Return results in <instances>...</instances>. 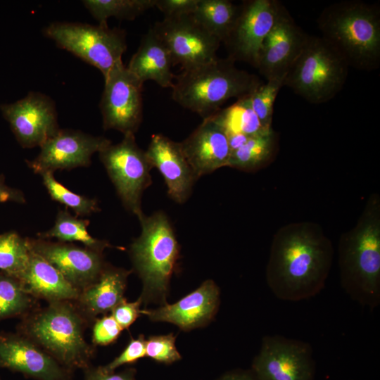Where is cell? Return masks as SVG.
<instances>
[{"instance_id": "cell-18", "label": "cell", "mask_w": 380, "mask_h": 380, "mask_svg": "<svg viewBox=\"0 0 380 380\" xmlns=\"http://www.w3.org/2000/svg\"><path fill=\"white\" fill-rule=\"evenodd\" d=\"M0 367L36 380H72L71 371L18 333H0Z\"/></svg>"}, {"instance_id": "cell-13", "label": "cell", "mask_w": 380, "mask_h": 380, "mask_svg": "<svg viewBox=\"0 0 380 380\" xmlns=\"http://www.w3.org/2000/svg\"><path fill=\"white\" fill-rule=\"evenodd\" d=\"M284 7L277 0L244 1L232 30L223 41L228 57L256 68L262 44Z\"/></svg>"}, {"instance_id": "cell-41", "label": "cell", "mask_w": 380, "mask_h": 380, "mask_svg": "<svg viewBox=\"0 0 380 380\" xmlns=\"http://www.w3.org/2000/svg\"><path fill=\"white\" fill-rule=\"evenodd\" d=\"M216 380H258L251 370L235 369L227 371Z\"/></svg>"}, {"instance_id": "cell-10", "label": "cell", "mask_w": 380, "mask_h": 380, "mask_svg": "<svg viewBox=\"0 0 380 380\" xmlns=\"http://www.w3.org/2000/svg\"><path fill=\"white\" fill-rule=\"evenodd\" d=\"M251 370L258 380H315L316 364L310 343L269 335L262 338Z\"/></svg>"}, {"instance_id": "cell-9", "label": "cell", "mask_w": 380, "mask_h": 380, "mask_svg": "<svg viewBox=\"0 0 380 380\" xmlns=\"http://www.w3.org/2000/svg\"><path fill=\"white\" fill-rule=\"evenodd\" d=\"M99 155L125 208L137 217L142 215L141 197L152 184L153 166L134 134H125L120 142L110 144Z\"/></svg>"}, {"instance_id": "cell-21", "label": "cell", "mask_w": 380, "mask_h": 380, "mask_svg": "<svg viewBox=\"0 0 380 380\" xmlns=\"http://www.w3.org/2000/svg\"><path fill=\"white\" fill-rule=\"evenodd\" d=\"M146 153L153 167L162 175L168 196L177 203H184L190 197L197 178L180 142L156 134L152 135Z\"/></svg>"}, {"instance_id": "cell-11", "label": "cell", "mask_w": 380, "mask_h": 380, "mask_svg": "<svg viewBox=\"0 0 380 380\" xmlns=\"http://www.w3.org/2000/svg\"><path fill=\"white\" fill-rule=\"evenodd\" d=\"M99 107L105 129L134 134L143 117V83L125 66L117 63L104 77Z\"/></svg>"}, {"instance_id": "cell-3", "label": "cell", "mask_w": 380, "mask_h": 380, "mask_svg": "<svg viewBox=\"0 0 380 380\" xmlns=\"http://www.w3.org/2000/svg\"><path fill=\"white\" fill-rule=\"evenodd\" d=\"M322 37L349 67L373 71L380 65V7L360 0L333 3L319 14Z\"/></svg>"}, {"instance_id": "cell-20", "label": "cell", "mask_w": 380, "mask_h": 380, "mask_svg": "<svg viewBox=\"0 0 380 380\" xmlns=\"http://www.w3.org/2000/svg\"><path fill=\"white\" fill-rule=\"evenodd\" d=\"M180 145L197 179L228 167L232 153L228 137L213 115L203 119Z\"/></svg>"}, {"instance_id": "cell-28", "label": "cell", "mask_w": 380, "mask_h": 380, "mask_svg": "<svg viewBox=\"0 0 380 380\" xmlns=\"http://www.w3.org/2000/svg\"><path fill=\"white\" fill-rule=\"evenodd\" d=\"M156 0H84L82 4L99 24H107L114 17L120 20H134L155 7Z\"/></svg>"}, {"instance_id": "cell-16", "label": "cell", "mask_w": 380, "mask_h": 380, "mask_svg": "<svg viewBox=\"0 0 380 380\" xmlns=\"http://www.w3.org/2000/svg\"><path fill=\"white\" fill-rule=\"evenodd\" d=\"M308 37L284 6L259 51L256 68L260 75L266 80L284 78Z\"/></svg>"}, {"instance_id": "cell-1", "label": "cell", "mask_w": 380, "mask_h": 380, "mask_svg": "<svg viewBox=\"0 0 380 380\" xmlns=\"http://www.w3.org/2000/svg\"><path fill=\"white\" fill-rule=\"evenodd\" d=\"M334 247L322 227L311 222L279 228L271 243L266 281L279 299L297 302L311 298L324 288Z\"/></svg>"}, {"instance_id": "cell-34", "label": "cell", "mask_w": 380, "mask_h": 380, "mask_svg": "<svg viewBox=\"0 0 380 380\" xmlns=\"http://www.w3.org/2000/svg\"><path fill=\"white\" fill-rule=\"evenodd\" d=\"M175 339L172 333L149 336L146 339V356L165 365L179 361L182 357L176 348Z\"/></svg>"}, {"instance_id": "cell-26", "label": "cell", "mask_w": 380, "mask_h": 380, "mask_svg": "<svg viewBox=\"0 0 380 380\" xmlns=\"http://www.w3.org/2000/svg\"><path fill=\"white\" fill-rule=\"evenodd\" d=\"M239 11L240 6L229 0H198L192 15L201 25L223 42L232 30Z\"/></svg>"}, {"instance_id": "cell-15", "label": "cell", "mask_w": 380, "mask_h": 380, "mask_svg": "<svg viewBox=\"0 0 380 380\" xmlns=\"http://www.w3.org/2000/svg\"><path fill=\"white\" fill-rule=\"evenodd\" d=\"M110 144L111 141L103 137L59 129L39 146V153L29 166L39 174L87 166L92 155Z\"/></svg>"}, {"instance_id": "cell-29", "label": "cell", "mask_w": 380, "mask_h": 380, "mask_svg": "<svg viewBox=\"0 0 380 380\" xmlns=\"http://www.w3.org/2000/svg\"><path fill=\"white\" fill-rule=\"evenodd\" d=\"M213 116L227 135L243 134L251 137L267 130L243 98L227 108L220 110Z\"/></svg>"}, {"instance_id": "cell-42", "label": "cell", "mask_w": 380, "mask_h": 380, "mask_svg": "<svg viewBox=\"0 0 380 380\" xmlns=\"http://www.w3.org/2000/svg\"><path fill=\"white\" fill-rule=\"evenodd\" d=\"M0 380H1V379H0Z\"/></svg>"}, {"instance_id": "cell-6", "label": "cell", "mask_w": 380, "mask_h": 380, "mask_svg": "<svg viewBox=\"0 0 380 380\" xmlns=\"http://www.w3.org/2000/svg\"><path fill=\"white\" fill-rule=\"evenodd\" d=\"M141 232L130 246L133 266L143 283L142 303H167L171 277L179 257V245L167 215L157 211L138 217Z\"/></svg>"}, {"instance_id": "cell-12", "label": "cell", "mask_w": 380, "mask_h": 380, "mask_svg": "<svg viewBox=\"0 0 380 380\" xmlns=\"http://www.w3.org/2000/svg\"><path fill=\"white\" fill-rule=\"evenodd\" d=\"M168 49L173 66L191 69L217 58L221 41L201 25L193 15L163 18L151 27Z\"/></svg>"}, {"instance_id": "cell-30", "label": "cell", "mask_w": 380, "mask_h": 380, "mask_svg": "<svg viewBox=\"0 0 380 380\" xmlns=\"http://www.w3.org/2000/svg\"><path fill=\"white\" fill-rule=\"evenodd\" d=\"M32 298L17 278L0 272V320L25 316L33 305Z\"/></svg>"}, {"instance_id": "cell-32", "label": "cell", "mask_w": 380, "mask_h": 380, "mask_svg": "<svg viewBox=\"0 0 380 380\" xmlns=\"http://www.w3.org/2000/svg\"><path fill=\"white\" fill-rule=\"evenodd\" d=\"M284 78L267 80L243 98L265 129L272 127L274 104L280 89L284 87Z\"/></svg>"}, {"instance_id": "cell-35", "label": "cell", "mask_w": 380, "mask_h": 380, "mask_svg": "<svg viewBox=\"0 0 380 380\" xmlns=\"http://www.w3.org/2000/svg\"><path fill=\"white\" fill-rule=\"evenodd\" d=\"M122 329L110 315L97 319L93 327L92 341L96 345L106 346L115 342Z\"/></svg>"}, {"instance_id": "cell-22", "label": "cell", "mask_w": 380, "mask_h": 380, "mask_svg": "<svg viewBox=\"0 0 380 380\" xmlns=\"http://www.w3.org/2000/svg\"><path fill=\"white\" fill-rule=\"evenodd\" d=\"M15 278L32 297L49 303L75 301L80 292L53 266L32 250L27 266Z\"/></svg>"}, {"instance_id": "cell-31", "label": "cell", "mask_w": 380, "mask_h": 380, "mask_svg": "<svg viewBox=\"0 0 380 380\" xmlns=\"http://www.w3.org/2000/svg\"><path fill=\"white\" fill-rule=\"evenodd\" d=\"M31 249L28 239L15 232L0 234V272L15 277L27 266Z\"/></svg>"}, {"instance_id": "cell-23", "label": "cell", "mask_w": 380, "mask_h": 380, "mask_svg": "<svg viewBox=\"0 0 380 380\" xmlns=\"http://www.w3.org/2000/svg\"><path fill=\"white\" fill-rule=\"evenodd\" d=\"M131 271L106 265L98 279L80 292L73 301L87 319L106 314L123 299Z\"/></svg>"}, {"instance_id": "cell-33", "label": "cell", "mask_w": 380, "mask_h": 380, "mask_svg": "<svg viewBox=\"0 0 380 380\" xmlns=\"http://www.w3.org/2000/svg\"><path fill=\"white\" fill-rule=\"evenodd\" d=\"M51 198L70 208L78 215H88L99 210L96 200L75 194L56 180L53 172L39 174Z\"/></svg>"}, {"instance_id": "cell-37", "label": "cell", "mask_w": 380, "mask_h": 380, "mask_svg": "<svg viewBox=\"0 0 380 380\" xmlns=\"http://www.w3.org/2000/svg\"><path fill=\"white\" fill-rule=\"evenodd\" d=\"M141 300L139 298L134 302H127L123 298L111 311V315L122 329H128L141 315L140 305Z\"/></svg>"}, {"instance_id": "cell-7", "label": "cell", "mask_w": 380, "mask_h": 380, "mask_svg": "<svg viewBox=\"0 0 380 380\" xmlns=\"http://www.w3.org/2000/svg\"><path fill=\"white\" fill-rule=\"evenodd\" d=\"M348 68L345 60L322 37L308 35L284 77V87L309 103H323L343 89Z\"/></svg>"}, {"instance_id": "cell-19", "label": "cell", "mask_w": 380, "mask_h": 380, "mask_svg": "<svg viewBox=\"0 0 380 380\" xmlns=\"http://www.w3.org/2000/svg\"><path fill=\"white\" fill-rule=\"evenodd\" d=\"M220 293L215 281L208 279L177 302L156 309L141 310V315L151 321L172 323L187 331L205 326L213 319L218 310Z\"/></svg>"}, {"instance_id": "cell-5", "label": "cell", "mask_w": 380, "mask_h": 380, "mask_svg": "<svg viewBox=\"0 0 380 380\" xmlns=\"http://www.w3.org/2000/svg\"><path fill=\"white\" fill-rule=\"evenodd\" d=\"M87 319L72 301H57L23 317L18 333L72 372L90 366L94 350L84 336Z\"/></svg>"}, {"instance_id": "cell-36", "label": "cell", "mask_w": 380, "mask_h": 380, "mask_svg": "<svg viewBox=\"0 0 380 380\" xmlns=\"http://www.w3.org/2000/svg\"><path fill=\"white\" fill-rule=\"evenodd\" d=\"M145 356L146 339L141 334L136 338H132L122 352L103 367L108 371L113 372L122 365L133 364Z\"/></svg>"}, {"instance_id": "cell-8", "label": "cell", "mask_w": 380, "mask_h": 380, "mask_svg": "<svg viewBox=\"0 0 380 380\" xmlns=\"http://www.w3.org/2000/svg\"><path fill=\"white\" fill-rule=\"evenodd\" d=\"M44 35L89 64L105 77L127 49L125 33L108 24L56 22L47 26Z\"/></svg>"}, {"instance_id": "cell-24", "label": "cell", "mask_w": 380, "mask_h": 380, "mask_svg": "<svg viewBox=\"0 0 380 380\" xmlns=\"http://www.w3.org/2000/svg\"><path fill=\"white\" fill-rule=\"evenodd\" d=\"M170 53L152 28L142 37L127 68L144 83L153 80L163 88H172L175 75Z\"/></svg>"}, {"instance_id": "cell-38", "label": "cell", "mask_w": 380, "mask_h": 380, "mask_svg": "<svg viewBox=\"0 0 380 380\" xmlns=\"http://www.w3.org/2000/svg\"><path fill=\"white\" fill-rule=\"evenodd\" d=\"M198 0H156L157 7L164 15V18H178L193 14Z\"/></svg>"}, {"instance_id": "cell-4", "label": "cell", "mask_w": 380, "mask_h": 380, "mask_svg": "<svg viewBox=\"0 0 380 380\" xmlns=\"http://www.w3.org/2000/svg\"><path fill=\"white\" fill-rule=\"evenodd\" d=\"M174 80L172 99L203 119L215 114L229 99L244 98L263 83L257 75L236 68L228 56L183 70Z\"/></svg>"}, {"instance_id": "cell-2", "label": "cell", "mask_w": 380, "mask_h": 380, "mask_svg": "<svg viewBox=\"0 0 380 380\" xmlns=\"http://www.w3.org/2000/svg\"><path fill=\"white\" fill-rule=\"evenodd\" d=\"M341 284L351 299L371 310L380 304V198H368L356 224L338 246Z\"/></svg>"}, {"instance_id": "cell-39", "label": "cell", "mask_w": 380, "mask_h": 380, "mask_svg": "<svg viewBox=\"0 0 380 380\" xmlns=\"http://www.w3.org/2000/svg\"><path fill=\"white\" fill-rule=\"evenodd\" d=\"M84 380H137V371L133 367L115 372H110L104 369L103 366L92 367L84 369Z\"/></svg>"}, {"instance_id": "cell-14", "label": "cell", "mask_w": 380, "mask_h": 380, "mask_svg": "<svg viewBox=\"0 0 380 380\" xmlns=\"http://www.w3.org/2000/svg\"><path fill=\"white\" fill-rule=\"evenodd\" d=\"M0 110L19 144L24 148L40 146L58 129L53 101L39 92H30Z\"/></svg>"}, {"instance_id": "cell-27", "label": "cell", "mask_w": 380, "mask_h": 380, "mask_svg": "<svg viewBox=\"0 0 380 380\" xmlns=\"http://www.w3.org/2000/svg\"><path fill=\"white\" fill-rule=\"evenodd\" d=\"M88 221L78 219L66 211L58 213L53 227L39 234L42 239L56 238L60 242L78 241L84 247L102 253L110 247L108 242L92 237L87 231Z\"/></svg>"}, {"instance_id": "cell-40", "label": "cell", "mask_w": 380, "mask_h": 380, "mask_svg": "<svg viewBox=\"0 0 380 380\" xmlns=\"http://www.w3.org/2000/svg\"><path fill=\"white\" fill-rule=\"evenodd\" d=\"M25 202L23 194L18 190L7 186L0 178V201Z\"/></svg>"}, {"instance_id": "cell-25", "label": "cell", "mask_w": 380, "mask_h": 380, "mask_svg": "<svg viewBox=\"0 0 380 380\" xmlns=\"http://www.w3.org/2000/svg\"><path fill=\"white\" fill-rule=\"evenodd\" d=\"M277 146V134L272 127L251 136L241 147L232 151L228 167L243 171L258 170L272 160Z\"/></svg>"}, {"instance_id": "cell-17", "label": "cell", "mask_w": 380, "mask_h": 380, "mask_svg": "<svg viewBox=\"0 0 380 380\" xmlns=\"http://www.w3.org/2000/svg\"><path fill=\"white\" fill-rule=\"evenodd\" d=\"M32 251L53 266L80 291L92 284L106 264L102 253L64 242L28 239Z\"/></svg>"}]
</instances>
